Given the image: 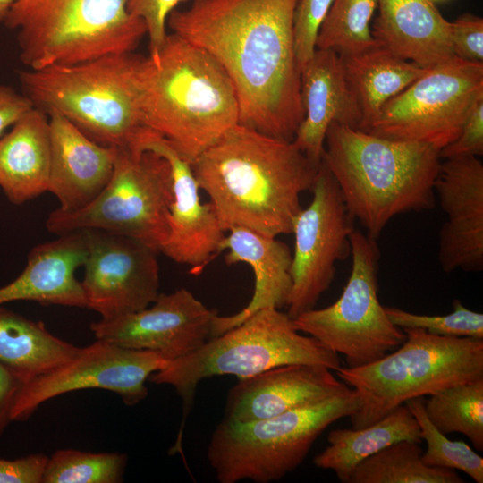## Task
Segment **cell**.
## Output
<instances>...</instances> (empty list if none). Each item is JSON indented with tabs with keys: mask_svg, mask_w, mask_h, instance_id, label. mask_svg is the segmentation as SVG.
I'll return each instance as SVG.
<instances>
[{
	"mask_svg": "<svg viewBox=\"0 0 483 483\" xmlns=\"http://www.w3.org/2000/svg\"><path fill=\"white\" fill-rule=\"evenodd\" d=\"M47 460L43 453L13 460L0 458V483H42Z\"/></svg>",
	"mask_w": 483,
	"mask_h": 483,
	"instance_id": "cell-39",
	"label": "cell"
},
{
	"mask_svg": "<svg viewBox=\"0 0 483 483\" xmlns=\"http://www.w3.org/2000/svg\"><path fill=\"white\" fill-rule=\"evenodd\" d=\"M134 79L142 125L191 165L239 123L237 94L225 70L174 33L157 53L139 56Z\"/></svg>",
	"mask_w": 483,
	"mask_h": 483,
	"instance_id": "cell-3",
	"label": "cell"
},
{
	"mask_svg": "<svg viewBox=\"0 0 483 483\" xmlns=\"http://www.w3.org/2000/svg\"><path fill=\"white\" fill-rule=\"evenodd\" d=\"M16 0H0V21H4L8 12Z\"/></svg>",
	"mask_w": 483,
	"mask_h": 483,
	"instance_id": "cell-42",
	"label": "cell"
},
{
	"mask_svg": "<svg viewBox=\"0 0 483 483\" xmlns=\"http://www.w3.org/2000/svg\"><path fill=\"white\" fill-rule=\"evenodd\" d=\"M51 142L47 114L32 107L0 139V187L14 205L47 191Z\"/></svg>",
	"mask_w": 483,
	"mask_h": 483,
	"instance_id": "cell-25",
	"label": "cell"
},
{
	"mask_svg": "<svg viewBox=\"0 0 483 483\" xmlns=\"http://www.w3.org/2000/svg\"><path fill=\"white\" fill-rule=\"evenodd\" d=\"M439 151L428 144L391 140L333 123L322 162L351 217L377 240L395 216L434 208Z\"/></svg>",
	"mask_w": 483,
	"mask_h": 483,
	"instance_id": "cell-4",
	"label": "cell"
},
{
	"mask_svg": "<svg viewBox=\"0 0 483 483\" xmlns=\"http://www.w3.org/2000/svg\"><path fill=\"white\" fill-rule=\"evenodd\" d=\"M350 387L329 368L288 364L239 379L228 392L225 419L249 422L308 406Z\"/></svg>",
	"mask_w": 483,
	"mask_h": 483,
	"instance_id": "cell-19",
	"label": "cell"
},
{
	"mask_svg": "<svg viewBox=\"0 0 483 483\" xmlns=\"http://www.w3.org/2000/svg\"><path fill=\"white\" fill-rule=\"evenodd\" d=\"M80 282L87 309L112 319L148 307L159 294L158 250L138 240L87 228Z\"/></svg>",
	"mask_w": 483,
	"mask_h": 483,
	"instance_id": "cell-15",
	"label": "cell"
},
{
	"mask_svg": "<svg viewBox=\"0 0 483 483\" xmlns=\"http://www.w3.org/2000/svg\"><path fill=\"white\" fill-rule=\"evenodd\" d=\"M86 257L83 230L37 245L30 250L21 274L0 288V305L33 301L45 305L87 308L81 283L75 276Z\"/></svg>",
	"mask_w": 483,
	"mask_h": 483,
	"instance_id": "cell-23",
	"label": "cell"
},
{
	"mask_svg": "<svg viewBox=\"0 0 483 483\" xmlns=\"http://www.w3.org/2000/svg\"><path fill=\"white\" fill-rule=\"evenodd\" d=\"M184 0H127L128 12L141 19L148 36L149 55L157 53L167 37L166 24L170 13Z\"/></svg>",
	"mask_w": 483,
	"mask_h": 483,
	"instance_id": "cell-36",
	"label": "cell"
},
{
	"mask_svg": "<svg viewBox=\"0 0 483 483\" xmlns=\"http://www.w3.org/2000/svg\"><path fill=\"white\" fill-rule=\"evenodd\" d=\"M441 159L483 155V101L466 120L459 136L440 149Z\"/></svg>",
	"mask_w": 483,
	"mask_h": 483,
	"instance_id": "cell-38",
	"label": "cell"
},
{
	"mask_svg": "<svg viewBox=\"0 0 483 483\" xmlns=\"http://www.w3.org/2000/svg\"><path fill=\"white\" fill-rule=\"evenodd\" d=\"M374 40L394 55L430 68L454 57L451 22L430 0H377Z\"/></svg>",
	"mask_w": 483,
	"mask_h": 483,
	"instance_id": "cell-24",
	"label": "cell"
},
{
	"mask_svg": "<svg viewBox=\"0 0 483 483\" xmlns=\"http://www.w3.org/2000/svg\"><path fill=\"white\" fill-rule=\"evenodd\" d=\"M139 55L111 54L20 72L23 95L46 114L64 115L96 142L129 146L144 127L135 68Z\"/></svg>",
	"mask_w": 483,
	"mask_h": 483,
	"instance_id": "cell-5",
	"label": "cell"
},
{
	"mask_svg": "<svg viewBox=\"0 0 483 483\" xmlns=\"http://www.w3.org/2000/svg\"><path fill=\"white\" fill-rule=\"evenodd\" d=\"M402 440L422 442L419 426L405 404L367 427L331 430L328 446L315 456L313 463L331 470L341 482L348 483L360 462Z\"/></svg>",
	"mask_w": 483,
	"mask_h": 483,
	"instance_id": "cell-27",
	"label": "cell"
},
{
	"mask_svg": "<svg viewBox=\"0 0 483 483\" xmlns=\"http://www.w3.org/2000/svg\"><path fill=\"white\" fill-rule=\"evenodd\" d=\"M298 0H193L174 10L173 33L205 50L230 78L239 123L292 141L304 117L294 46Z\"/></svg>",
	"mask_w": 483,
	"mask_h": 483,
	"instance_id": "cell-1",
	"label": "cell"
},
{
	"mask_svg": "<svg viewBox=\"0 0 483 483\" xmlns=\"http://www.w3.org/2000/svg\"><path fill=\"white\" fill-rule=\"evenodd\" d=\"M47 114L51 142L47 191L58 199L59 209L77 210L90 203L108 183L116 148L91 140L59 113Z\"/></svg>",
	"mask_w": 483,
	"mask_h": 483,
	"instance_id": "cell-21",
	"label": "cell"
},
{
	"mask_svg": "<svg viewBox=\"0 0 483 483\" xmlns=\"http://www.w3.org/2000/svg\"><path fill=\"white\" fill-rule=\"evenodd\" d=\"M447 315L416 314L395 307H385L390 321L397 327L419 328L443 336L483 339V314L469 309L459 300Z\"/></svg>",
	"mask_w": 483,
	"mask_h": 483,
	"instance_id": "cell-34",
	"label": "cell"
},
{
	"mask_svg": "<svg viewBox=\"0 0 483 483\" xmlns=\"http://www.w3.org/2000/svg\"><path fill=\"white\" fill-rule=\"evenodd\" d=\"M425 411L443 434L461 433L483 451V378L459 384L429 395Z\"/></svg>",
	"mask_w": 483,
	"mask_h": 483,
	"instance_id": "cell-30",
	"label": "cell"
},
{
	"mask_svg": "<svg viewBox=\"0 0 483 483\" xmlns=\"http://www.w3.org/2000/svg\"><path fill=\"white\" fill-rule=\"evenodd\" d=\"M288 364H319L334 371L342 367L337 353L316 338L301 335L292 318L275 308L257 311L194 352L168 361L148 379L172 386L182 401V424L174 450H182L184 421L203 379L222 375L242 379Z\"/></svg>",
	"mask_w": 483,
	"mask_h": 483,
	"instance_id": "cell-6",
	"label": "cell"
},
{
	"mask_svg": "<svg viewBox=\"0 0 483 483\" xmlns=\"http://www.w3.org/2000/svg\"><path fill=\"white\" fill-rule=\"evenodd\" d=\"M451 45L457 58L483 63V19L464 13L451 22Z\"/></svg>",
	"mask_w": 483,
	"mask_h": 483,
	"instance_id": "cell-37",
	"label": "cell"
},
{
	"mask_svg": "<svg viewBox=\"0 0 483 483\" xmlns=\"http://www.w3.org/2000/svg\"><path fill=\"white\" fill-rule=\"evenodd\" d=\"M446 221L439 231L437 259L442 270H483V165L479 157L441 161L435 182Z\"/></svg>",
	"mask_w": 483,
	"mask_h": 483,
	"instance_id": "cell-18",
	"label": "cell"
},
{
	"mask_svg": "<svg viewBox=\"0 0 483 483\" xmlns=\"http://www.w3.org/2000/svg\"><path fill=\"white\" fill-rule=\"evenodd\" d=\"M127 0H16L4 20L18 30L21 62L30 70L132 52L147 34Z\"/></svg>",
	"mask_w": 483,
	"mask_h": 483,
	"instance_id": "cell-8",
	"label": "cell"
},
{
	"mask_svg": "<svg viewBox=\"0 0 483 483\" xmlns=\"http://www.w3.org/2000/svg\"><path fill=\"white\" fill-rule=\"evenodd\" d=\"M319 165L292 141L240 123L191 164L225 233L243 227L270 237L292 233L301 195L311 191Z\"/></svg>",
	"mask_w": 483,
	"mask_h": 483,
	"instance_id": "cell-2",
	"label": "cell"
},
{
	"mask_svg": "<svg viewBox=\"0 0 483 483\" xmlns=\"http://www.w3.org/2000/svg\"><path fill=\"white\" fill-rule=\"evenodd\" d=\"M352 388L324 401L249 422L223 419L213 431L208 460L220 483L278 481L297 469L324 430L359 411Z\"/></svg>",
	"mask_w": 483,
	"mask_h": 483,
	"instance_id": "cell-9",
	"label": "cell"
},
{
	"mask_svg": "<svg viewBox=\"0 0 483 483\" xmlns=\"http://www.w3.org/2000/svg\"><path fill=\"white\" fill-rule=\"evenodd\" d=\"M419 428L427 448L421 461L428 466L460 470L477 483L483 482V458L462 441H453L439 431L429 420L425 411V400L416 397L404 403Z\"/></svg>",
	"mask_w": 483,
	"mask_h": 483,
	"instance_id": "cell-33",
	"label": "cell"
},
{
	"mask_svg": "<svg viewBox=\"0 0 483 483\" xmlns=\"http://www.w3.org/2000/svg\"><path fill=\"white\" fill-rule=\"evenodd\" d=\"M33 107L31 102L13 89L0 85V139L4 130L12 126L24 113Z\"/></svg>",
	"mask_w": 483,
	"mask_h": 483,
	"instance_id": "cell-41",
	"label": "cell"
},
{
	"mask_svg": "<svg viewBox=\"0 0 483 483\" xmlns=\"http://www.w3.org/2000/svg\"><path fill=\"white\" fill-rule=\"evenodd\" d=\"M301 94L304 117L292 142L313 163L320 165L330 124L359 129L361 123L357 100L336 51L316 48L301 69Z\"/></svg>",
	"mask_w": 483,
	"mask_h": 483,
	"instance_id": "cell-20",
	"label": "cell"
},
{
	"mask_svg": "<svg viewBox=\"0 0 483 483\" xmlns=\"http://www.w3.org/2000/svg\"><path fill=\"white\" fill-rule=\"evenodd\" d=\"M483 101V63L457 57L428 68L387 101L365 132L439 150L460 134Z\"/></svg>",
	"mask_w": 483,
	"mask_h": 483,
	"instance_id": "cell-12",
	"label": "cell"
},
{
	"mask_svg": "<svg viewBox=\"0 0 483 483\" xmlns=\"http://www.w3.org/2000/svg\"><path fill=\"white\" fill-rule=\"evenodd\" d=\"M127 455L61 449L48 457L42 483H120Z\"/></svg>",
	"mask_w": 483,
	"mask_h": 483,
	"instance_id": "cell-32",
	"label": "cell"
},
{
	"mask_svg": "<svg viewBox=\"0 0 483 483\" xmlns=\"http://www.w3.org/2000/svg\"><path fill=\"white\" fill-rule=\"evenodd\" d=\"M130 146L149 150L166 159L172 175L173 200L169 209V233L160 252L199 274L218 255L225 235L209 202L203 203L191 165L160 135L142 127Z\"/></svg>",
	"mask_w": 483,
	"mask_h": 483,
	"instance_id": "cell-17",
	"label": "cell"
},
{
	"mask_svg": "<svg viewBox=\"0 0 483 483\" xmlns=\"http://www.w3.org/2000/svg\"><path fill=\"white\" fill-rule=\"evenodd\" d=\"M333 0H298L294 15V46L301 67L316 50L318 30Z\"/></svg>",
	"mask_w": 483,
	"mask_h": 483,
	"instance_id": "cell-35",
	"label": "cell"
},
{
	"mask_svg": "<svg viewBox=\"0 0 483 483\" xmlns=\"http://www.w3.org/2000/svg\"><path fill=\"white\" fill-rule=\"evenodd\" d=\"M186 288L159 293L147 308L90 324L95 337L123 347L159 353L171 361L185 357L213 337L216 316Z\"/></svg>",
	"mask_w": 483,
	"mask_h": 483,
	"instance_id": "cell-16",
	"label": "cell"
},
{
	"mask_svg": "<svg viewBox=\"0 0 483 483\" xmlns=\"http://www.w3.org/2000/svg\"><path fill=\"white\" fill-rule=\"evenodd\" d=\"M430 1H433V0H430Z\"/></svg>",
	"mask_w": 483,
	"mask_h": 483,
	"instance_id": "cell-43",
	"label": "cell"
},
{
	"mask_svg": "<svg viewBox=\"0 0 483 483\" xmlns=\"http://www.w3.org/2000/svg\"><path fill=\"white\" fill-rule=\"evenodd\" d=\"M79 350L51 334L41 321L0 305V363L28 380L70 360Z\"/></svg>",
	"mask_w": 483,
	"mask_h": 483,
	"instance_id": "cell-28",
	"label": "cell"
},
{
	"mask_svg": "<svg viewBox=\"0 0 483 483\" xmlns=\"http://www.w3.org/2000/svg\"><path fill=\"white\" fill-rule=\"evenodd\" d=\"M311 191L310 203L300 210L292 224V286L286 305L287 314L292 319L315 308L334 280L335 263L351 254L353 219L323 162Z\"/></svg>",
	"mask_w": 483,
	"mask_h": 483,
	"instance_id": "cell-13",
	"label": "cell"
},
{
	"mask_svg": "<svg viewBox=\"0 0 483 483\" xmlns=\"http://www.w3.org/2000/svg\"><path fill=\"white\" fill-rule=\"evenodd\" d=\"M339 55L360 111L358 130L362 131H367L387 101L428 69L398 57L378 44L358 53Z\"/></svg>",
	"mask_w": 483,
	"mask_h": 483,
	"instance_id": "cell-26",
	"label": "cell"
},
{
	"mask_svg": "<svg viewBox=\"0 0 483 483\" xmlns=\"http://www.w3.org/2000/svg\"><path fill=\"white\" fill-rule=\"evenodd\" d=\"M352 269L340 297L323 309H310L292 319L300 332L345 357L347 367L375 361L398 348L405 333L388 318L377 292V240L359 229L350 235Z\"/></svg>",
	"mask_w": 483,
	"mask_h": 483,
	"instance_id": "cell-11",
	"label": "cell"
},
{
	"mask_svg": "<svg viewBox=\"0 0 483 483\" xmlns=\"http://www.w3.org/2000/svg\"><path fill=\"white\" fill-rule=\"evenodd\" d=\"M226 233L219 244L218 254L227 250L225 256L227 265H249L254 275V290L250 302L241 311L216 316L213 337L240 325L260 309L286 307L292 286V253L286 243L243 227H233Z\"/></svg>",
	"mask_w": 483,
	"mask_h": 483,
	"instance_id": "cell-22",
	"label": "cell"
},
{
	"mask_svg": "<svg viewBox=\"0 0 483 483\" xmlns=\"http://www.w3.org/2000/svg\"><path fill=\"white\" fill-rule=\"evenodd\" d=\"M376 6L377 0H333L318 30L316 48L349 55L377 45L369 26Z\"/></svg>",
	"mask_w": 483,
	"mask_h": 483,
	"instance_id": "cell-31",
	"label": "cell"
},
{
	"mask_svg": "<svg viewBox=\"0 0 483 483\" xmlns=\"http://www.w3.org/2000/svg\"><path fill=\"white\" fill-rule=\"evenodd\" d=\"M29 380L0 363V438L10 423L19 394Z\"/></svg>",
	"mask_w": 483,
	"mask_h": 483,
	"instance_id": "cell-40",
	"label": "cell"
},
{
	"mask_svg": "<svg viewBox=\"0 0 483 483\" xmlns=\"http://www.w3.org/2000/svg\"><path fill=\"white\" fill-rule=\"evenodd\" d=\"M167 362L155 352L97 339L80 348L70 360L29 380L19 394L13 420L24 421L45 402L89 388L111 391L126 405L133 406L147 397V379Z\"/></svg>",
	"mask_w": 483,
	"mask_h": 483,
	"instance_id": "cell-14",
	"label": "cell"
},
{
	"mask_svg": "<svg viewBox=\"0 0 483 483\" xmlns=\"http://www.w3.org/2000/svg\"><path fill=\"white\" fill-rule=\"evenodd\" d=\"M402 330L406 339L396 351L335 371L360 400L359 411L349 417L352 428L367 427L411 399L483 378V339Z\"/></svg>",
	"mask_w": 483,
	"mask_h": 483,
	"instance_id": "cell-7",
	"label": "cell"
},
{
	"mask_svg": "<svg viewBox=\"0 0 483 483\" xmlns=\"http://www.w3.org/2000/svg\"><path fill=\"white\" fill-rule=\"evenodd\" d=\"M419 443L402 440L360 462L348 483H463L455 470L430 467L421 461Z\"/></svg>",
	"mask_w": 483,
	"mask_h": 483,
	"instance_id": "cell-29",
	"label": "cell"
},
{
	"mask_svg": "<svg viewBox=\"0 0 483 483\" xmlns=\"http://www.w3.org/2000/svg\"><path fill=\"white\" fill-rule=\"evenodd\" d=\"M172 200L171 169L165 158L131 146L116 148L113 174L102 191L77 210L55 209L46 227L57 235L87 228L105 230L160 252L169 233Z\"/></svg>",
	"mask_w": 483,
	"mask_h": 483,
	"instance_id": "cell-10",
	"label": "cell"
}]
</instances>
